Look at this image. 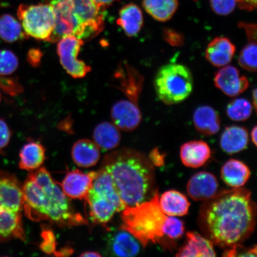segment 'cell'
<instances>
[{
  "label": "cell",
  "instance_id": "6da1fadb",
  "mask_svg": "<svg viewBox=\"0 0 257 257\" xmlns=\"http://www.w3.org/2000/svg\"><path fill=\"white\" fill-rule=\"evenodd\" d=\"M256 207L251 192L242 187L217 192L200 208L198 223L213 245L229 248L251 235L256 224Z\"/></svg>",
  "mask_w": 257,
  "mask_h": 257
},
{
  "label": "cell",
  "instance_id": "7a4b0ae2",
  "mask_svg": "<svg viewBox=\"0 0 257 257\" xmlns=\"http://www.w3.org/2000/svg\"><path fill=\"white\" fill-rule=\"evenodd\" d=\"M22 191L23 210L30 219L48 221L60 227L86 223L44 167L31 172Z\"/></svg>",
  "mask_w": 257,
  "mask_h": 257
},
{
  "label": "cell",
  "instance_id": "3957f363",
  "mask_svg": "<svg viewBox=\"0 0 257 257\" xmlns=\"http://www.w3.org/2000/svg\"><path fill=\"white\" fill-rule=\"evenodd\" d=\"M101 169L111 176L126 207L149 200L155 192L154 166L147 156L137 151L121 149L107 154Z\"/></svg>",
  "mask_w": 257,
  "mask_h": 257
},
{
  "label": "cell",
  "instance_id": "277c9868",
  "mask_svg": "<svg viewBox=\"0 0 257 257\" xmlns=\"http://www.w3.org/2000/svg\"><path fill=\"white\" fill-rule=\"evenodd\" d=\"M159 193L156 189L152 198L133 207H127L121 212L122 224L126 230L139 241L143 248L150 243L165 244L164 228L167 216L159 204Z\"/></svg>",
  "mask_w": 257,
  "mask_h": 257
},
{
  "label": "cell",
  "instance_id": "5b68a950",
  "mask_svg": "<svg viewBox=\"0 0 257 257\" xmlns=\"http://www.w3.org/2000/svg\"><path fill=\"white\" fill-rule=\"evenodd\" d=\"M22 186L16 177L0 170V242L26 240L22 220Z\"/></svg>",
  "mask_w": 257,
  "mask_h": 257
},
{
  "label": "cell",
  "instance_id": "8992f818",
  "mask_svg": "<svg viewBox=\"0 0 257 257\" xmlns=\"http://www.w3.org/2000/svg\"><path fill=\"white\" fill-rule=\"evenodd\" d=\"M93 181L85 201L93 222L105 225L115 213L126 208L121 201L110 175L101 169Z\"/></svg>",
  "mask_w": 257,
  "mask_h": 257
},
{
  "label": "cell",
  "instance_id": "52a82bcc",
  "mask_svg": "<svg viewBox=\"0 0 257 257\" xmlns=\"http://www.w3.org/2000/svg\"><path fill=\"white\" fill-rule=\"evenodd\" d=\"M157 97L164 104L174 105L187 99L194 87V79L187 67L169 63L161 67L154 81Z\"/></svg>",
  "mask_w": 257,
  "mask_h": 257
},
{
  "label": "cell",
  "instance_id": "ba28073f",
  "mask_svg": "<svg viewBox=\"0 0 257 257\" xmlns=\"http://www.w3.org/2000/svg\"><path fill=\"white\" fill-rule=\"evenodd\" d=\"M18 16L26 34L38 40L48 41L55 27V14L49 3L37 5H22Z\"/></svg>",
  "mask_w": 257,
  "mask_h": 257
},
{
  "label": "cell",
  "instance_id": "9c48e42d",
  "mask_svg": "<svg viewBox=\"0 0 257 257\" xmlns=\"http://www.w3.org/2000/svg\"><path fill=\"white\" fill-rule=\"evenodd\" d=\"M84 41L74 35H67L58 41L57 54L60 63L69 75L75 79L84 78L91 67L78 59V54Z\"/></svg>",
  "mask_w": 257,
  "mask_h": 257
},
{
  "label": "cell",
  "instance_id": "30bf717a",
  "mask_svg": "<svg viewBox=\"0 0 257 257\" xmlns=\"http://www.w3.org/2000/svg\"><path fill=\"white\" fill-rule=\"evenodd\" d=\"M55 14V27L48 42L57 43L67 35L80 38V27L74 12L73 0H50Z\"/></svg>",
  "mask_w": 257,
  "mask_h": 257
},
{
  "label": "cell",
  "instance_id": "8fae6325",
  "mask_svg": "<svg viewBox=\"0 0 257 257\" xmlns=\"http://www.w3.org/2000/svg\"><path fill=\"white\" fill-rule=\"evenodd\" d=\"M114 86L126 96L128 101L138 104L142 92L144 77L126 61L120 62L113 76Z\"/></svg>",
  "mask_w": 257,
  "mask_h": 257
},
{
  "label": "cell",
  "instance_id": "7c38bea8",
  "mask_svg": "<svg viewBox=\"0 0 257 257\" xmlns=\"http://www.w3.org/2000/svg\"><path fill=\"white\" fill-rule=\"evenodd\" d=\"M216 87L230 97H235L245 92L249 86V80L241 76L239 70L232 66H225L215 75Z\"/></svg>",
  "mask_w": 257,
  "mask_h": 257
},
{
  "label": "cell",
  "instance_id": "4fadbf2b",
  "mask_svg": "<svg viewBox=\"0 0 257 257\" xmlns=\"http://www.w3.org/2000/svg\"><path fill=\"white\" fill-rule=\"evenodd\" d=\"M97 173H83L78 169L67 172L60 184L62 190L69 198L85 200Z\"/></svg>",
  "mask_w": 257,
  "mask_h": 257
},
{
  "label": "cell",
  "instance_id": "5bb4252c",
  "mask_svg": "<svg viewBox=\"0 0 257 257\" xmlns=\"http://www.w3.org/2000/svg\"><path fill=\"white\" fill-rule=\"evenodd\" d=\"M110 114L112 123L118 130L123 131L136 130L142 120V114L138 105L128 99L115 102Z\"/></svg>",
  "mask_w": 257,
  "mask_h": 257
},
{
  "label": "cell",
  "instance_id": "9a60e30c",
  "mask_svg": "<svg viewBox=\"0 0 257 257\" xmlns=\"http://www.w3.org/2000/svg\"><path fill=\"white\" fill-rule=\"evenodd\" d=\"M218 183L213 173L200 172L195 173L186 185V191L193 200L206 201L218 192Z\"/></svg>",
  "mask_w": 257,
  "mask_h": 257
},
{
  "label": "cell",
  "instance_id": "2e32d148",
  "mask_svg": "<svg viewBox=\"0 0 257 257\" xmlns=\"http://www.w3.org/2000/svg\"><path fill=\"white\" fill-rule=\"evenodd\" d=\"M141 246L133 234L120 227L109 236L107 249L112 256L132 257L140 253Z\"/></svg>",
  "mask_w": 257,
  "mask_h": 257
},
{
  "label": "cell",
  "instance_id": "e0dca14e",
  "mask_svg": "<svg viewBox=\"0 0 257 257\" xmlns=\"http://www.w3.org/2000/svg\"><path fill=\"white\" fill-rule=\"evenodd\" d=\"M211 149L205 141H191L183 144L180 157L187 168L197 169L205 165L211 157Z\"/></svg>",
  "mask_w": 257,
  "mask_h": 257
},
{
  "label": "cell",
  "instance_id": "ac0fdd59",
  "mask_svg": "<svg viewBox=\"0 0 257 257\" xmlns=\"http://www.w3.org/2000/svg\"><path fill=\"white\" fill-rule=\"evenodd\" d=\"M235 51V46L229 38L216 37L208 44L205 50V57L212 65L224 67L232 61Z\"/></svg>",
  "mask_w": 257,
  "mask_h": 257
},
{
  "label": "cell",
  "instance_id": "d6986e66",
  "mask_svg": "<svg viewBox=\"0 0 257 257\" xmlns=\"http://www.w3.org/2000/svg\"><path fill=\"white\" fill-rule=\"evenodd\" d=\"M213 243L206 237L197 232L186 233V241L181 247L176 256L178 257L216 256Z\"/></svg>",
  "mask_w": 257,
  "mask_h": 257
},
{
  "label": "cell",
  "instance_id": "ffe728a7",
  "mask_svg": "<svg viewBox=\"0 0 257 257\" xmlns=\"http://www.w3.org/2000/svg\"><path fill=\"white\" fill-rule=\"evenodd\" d=\"M248 132L244 127L228 126L225 128L221 135V149L228 154H234L242 152L248 147Z\"/></svg>",
  "mask_w": 257,
  "mask_h": 257
},
{
  "label": "cell",
  "instance_id": "44dd1931",
  "mask_svg": "<svg viewBox=\"0 0 257 257\" xmlns=\"http://www.w3.org/2000/svg\"><path fill=\"white\" fill-rule=\"evenodd\" d=\"M72 158L80 168H89L94 166L100 159L101 153L96 144L89 140H80L73 144Z\"/></svg>",
  "mask_w": 257,
  "mask_h": 257
},
{
  "label": "cell",
  "instance_id": "7402d4cb",
  "mask_svg": "<svg viewBox=\"0 0 257 257\" xmlns=\"http://www.w3.org/2000/svg\"><path fill=\"white\" fill-rule=\"evenodd\" d=\"M194 126L199 133L205 136L218 133L221 120L217 111L208 105H202L195 110L193 115Z\"/></svg>",
  "mask_w": 257,
  "mask_h": 257
},
{
  "label": "cell",
  "instance_id": "603a6c76",
  "mask_svg": "<svg viewBox=\"0 0 257 257\" xmlns=\"http://www.w3.org/2000/svg\"><path fill=\"white\" fill-rule=\"evenodd\" d=\"M250 176L248 166L239 160L230 159L221 169V178L232 188H239L245 185Z\"/></svg>",
  "mask_w": 257,
  "mask_h": 257
},
{
  "label": "cell",
  "instance_id": "cb8c5ba5",
  "mask_svg": "<svg viewBox=\"0 0 257 257\" xmlns=\"http://www.w3.org/2000/svg\"><path fill=\"white\" fill-rule=\"evenodd\" d=\"M117 24L127 37H136L142 30L144 25L142 11L134 3L123 6L120 10Z\"/></svg>",
  "mask_w": 257,
  "mask_h": 257
},
{
  "label": "cell",
  "instance_id": "d4e9b609",
  "mask_svg": "<svg viewBox=\"0 0 257 257\" xmlns=\"http://www.w3.org/2000/svg\"><path fill=\"white\" fill-rule=\"evenodd\" d=\"M161 210L166 216L182 217L188 213L190 202L182 193L176 190L164 192L159 197Z\"/></svg>",
  "mask_w": 257,
  "mask_h": 257
},
{
  "label": "cell",
  "instance_id": "484cf974",
  "mask_svg": "<svg viewBox=\"0 0 257 257\" xmlns=\"http://www.w3.org/2000/svg\"><path fill=\"white\" fill-rule=\"evenodd\" d=\"M46 160V149L41 143L29 141L19 153V168L28 172L34 171L43 166Z\"/></svg>",
  "mask_w": 257,
  "mask_h": 257
},
{
  "label": "cell",
  "instance_id": "4316f807",
  "mask_svg": "<svg viewBox=\"0 0 257 257\" xmlns=\"http://www.w3.org/2000/svg\"><path fill=\"white\" fill-rule=\"evenodd\" d=\"M93 139L99 149L109 151L118 146L121 135L119 130L113 123L104 121L95 126L93 132Z\"/></svg>",
  "mask_w": 257,
  "mask_h": 257
},
{
  "label": "cell",
  "instance_id": "83f0119b",
  "mask_svg": "<svg viewBox=\"0 0 257 257\" xmlns=\"http://www.w3.org/2000/svg\"><path fill=\"white\" fill-rule=\"evenodd\" d=\"M145 11L155 20L166 22L175 15L179 7L178 0H143Z\"/></svg>",
  "mask_w": 257,
  "mask_h": 257
},
{
  "label": "cell",
  "instance_id": "f1b7e54d",
  "mask_svg": "<svg viewBox=\"0 0 257 257\" xmlns=\"http://www.w3.org/2000/svg\"><path fill=\"white\" fill-rule=\"evenodd\" d=\"M29 37L20 22L14 16L4 14L0 16V38L6 43L23 41Z\"/></svg>",
  "mask_w": 257,
  "mask_h": 257
},
{
  "label": "cell",
  "instance_id": "f546056e",
  "mask_svg": "<svg viewBox=\"0 0 257 257\" xmlns=\"http://www.w3.org/2000/svg\"><path fill=\"white\" fill-rule=\"evenodd\" d=\"M253 107L245 98H237L227 104L226 113L231 120L243 121L248 120L252 113Z\"/></svg>",
  "mask_w": 257,
  "mask_h": 257
},
{
  "label": "cell",
  "instance_id": "4dcf8cb0",
  "mask_svg": "<svg viewBox=\"0 0 257 257\" xmlns=\"http://www.w3.org/2000/svg\"><path fill=\"white\" fill-rule=\"evenodd\" d=\"M256 42H248L240 52L238 59L239 65L250 72H256Z\"/></svg>",
  "mask_w": 257,
  "mask_h": 257
},
{
  "label": "cell",
  "instance_id": "1f68e13d",
  "mask_svg": "<svg viewBox=\"0 0 257 257\" xmlns=\"http://www.w3.org/2000/svg\"><path fill=\"white\" fill-rule=\"evenodd\" d=\"M184 221L177 217L167 216L164 233L168 242H174L181 238L185 233Z\"/></svg>",
  "mask_w": 257,
  "mask_h": 257
},
{
  "label": "cell",
  "instance_id": "d6a6232c",
  "mask_svg": "<svg viewBox=\"0 0 257 257\" xmlns=\"http://www.w3.org/2000/svg\"><path fill=\"white\" fill-rule=\"evenodd\" d=\"M19 65L18 58L13 51L0 50V75H12L18 69Z\"/></svg>",
  "mask_w": 257,
  "mask_h": 257
},
{
  "label": "cell",
  "instance_id": "836d02e7",
  "mask_svg": "<svg viewBox=\"0 0 257 257\" xmlns=\"http://www.w3.org/2000/svg\"><path fill=\"white\" fill-rule=\"evenodd\" d=\"M0 89L11 96H15L24 91V88L17 79L0 75Z\"/></svg>",
  "mask_w": 257,
  "mask_h": 257
},
{
  "label": "cell",
  "instance_id": "e575fe53",
  "mask_svg": "<svg viewBox=\"0 0 257 257\" xmlns=\"http://www.w3.org/2000/svg\"><path fill=\"white\" fill-rule=\"evenodd\" d=\"M210 6L213 11L218 15H229L235 9L236 0H210Z\"/></svg>",
  "mask_w": 257,
  "mask_h": 257
},
{
  "label": "cell",
  "instance_id": "d590c367",
  "mask_svg": "<svg viewBox=\"0 0 257 257\" xmlns=\"http://www.w3.org/2000/svg\"><path fill=\"white\" fill-rule=\"evenodd\" d=\"M42 242L40 248L45 253L51 254L55 252L56 248V239L53 231L43 228L41 233Z\"/></svg>",
  "mask_w": 257,
  "mask_h": 257
},
{
  "label": "cell",
  "instance_id": "8d00e7d4",
  "mask_svg": "<svg viewBox=\"0 0 257 257\" xmlns=\"http://www.w3.org/2000/svg\"><path fill=\"white\" fill-rule=\"evenodd\" d=\"M162 37L167 43L173 47H180L185 44V37L181 32L172 28H164Z\"/></svg>",
  "mask_w": 257,
  "mask_h": 257
},
{
  "label": "cell",
  "instance_id": "74e56055",
  "mask_svg": "<svg viewBox=\"0 0 257 257\" xmlns=\"http://www.w3.org/2000/svg\"><path fill=\"white\" fill-rule=\"evenodd\" d=\"M256 246L246 248L242 245H237L231 247V248L225 249L223 256H256L257 250Z\"/></svg>",
  "mask_w": 257,
  "mask_h": 257
},
{
  "label": "cell",
  "instance_id": "f35d334b",
  "mask_svg": "<svg viewBox=\"0 0 257 257\" xmlns=\"http://www.w3.org/2000/svg\"><path fill=\"white\" fill-rule=\"evenodd\" d=\"M12 132L5 120L0 118V154L4 153V150L11 141Z\"/></svg>",
  "mask_w": 257,
  "mask_h": 257
},
{
  "label": "cell",
  "instance_id": "ab89813d",
  "mask_svg": "<svg viewBox=\"0 0 257 257\" xmlns=\"http://www.w3.org/2000/svg\"><path fill=\"white\" fill-rule=\"evenodd\" d=\"M240 28L243 29L245 32L247 40L248 42H256V25L255 24L240 22L238 24Z\"/></svg>",
  "mask_w": 257,
  "mask_h": 257
},
{
  "label": "cell",
  "instance_id": "60d3db41",
  "mask_svg": "<svg viewBox=\"0 0 257 257\" xmlns=\"http://www.w3.org/2000/svg\"><path fill=\"white\" fill-rule=\"evenodd\" d=\"M43 53L38 48H31L27 54V60L32 66L37 67L40 65Z\"/></svg>",
  "mask_w": 257,
  "mask_h": 257
},
{
  "label": "cell",
  "instance_id": "b9f144b4",
  "mask_svg": "<svg viewBox=\"0 0 257 257\" xmlns=\"http://www.w3.org/2000/svg\"><path fill=\"white\" fill-rule=\"evenodd\" d=\"M165 154L161 153L158 148H156L151 152L148 158L154 167L160 168L165 165Z\"/></svg>",
  "mask_w": 257,
  "mask_h": 257
},
{
  "label": "cell",
  "instance_id": "7bdbcfd3",
  "mask_svg": "<svg viewBox=\"0 0 257 257\" xmlns=\"http://www.w3.org/2000/svg\"><path fill=\"white\" fill-rule=\"evenodd\" d=\"M240 9L248 12L254 11L256 8V0H236Z\"/></svg>",
  "mask_w": 257,
  "mask_h": 257
},
{
  "label": "cell",
  "instance_id": "ee69618b",
  "mask_svg": "<svg viewBox=\"0 0 257 257\" xmlns=\"http://www.w3.org/2000/svg\"><path fill=\"white\" fill-rule=\"evenodd\" d=\"M116 0H92V2L97 5L98 7L105 9L109 7Z\"/></svg>",
  "mask_w": 257,
  "mask_h": 257
},
{
  "label": "cell",
  "instance_id": "f6af8a7d",
  "mask_svg": "<svg viewBox=\"0 0 257 257\" xmlns=\"http://www.w3.org/2000/svg\"><path fill=\"white\" fill-rule=\"evenodd\" d=\"M73 250L72 248H63L59 250V251L55 252L56 256H69L72 254Z\"/></svg>",
  "mask_w": 257,
  "mask_h": 257
},
{
  "label": "cell",
  "instance_id": "bcb514c9",
  "mask_svg": "<svg viewBox=\"0 0 257 257\" xmlns=\"http://www.w3.org/2000/svg\"><path fill=\"white\" fill-rule=\"evenodd\" d=\"M100 253L95 251H86L80 255V256H101Z\"/></svg>",
  "mask_w": 257,
  "mask_h": 257
},
{
  "label": "cell",
  "instance_id": "7dc6e473",
  "mask_svg": "<svg viewBox=\"0 0 257 257\" xmlns=\"http://www.w3.org/2000/svg\"><path fill=\"white\" fill-rule=\"evenodd\" d=\"M256 135H257V127L255 126L253 127L252 130L251 131V134H250V136H251V140L253 144L256 146Z\"/></svg>",
  "mask_w": 257,
  "mask_h": 257
},
{
  "label": "cell",
  "instance_id": "c3c4849f",
  "mask_svg": "<svg viewBox=\"0 0 257 257\" xmlns=\"http://www.w3.org/2000/svg\"><path fill=\"white\" fill-rule=\"evenodd\" d=\"M252 104L254 109L256 110V104H257V89L256 88L253 89L252 93Z\"/></svg>",
  "mask_w": 257,
  "mask_h": 257
},
{
  "label": "cell",
  "instance_id": "681fc988",
  "mask_svg": "<svg viewBox=\"0 0 257 257\" xmlns=\"http://www.w3.org/2000/svg\"><path fill=\"white\" fill-rule=\"evenodd\" d=\"M1 99H2V96H1V94H0V102H1Z\"/></svg>",
  "mask_w": 257,
  "mask_h": 257
},
{
  "label": "cell",
  "instance_id": "f907efd6",
  "mask_svg": "<svg viewBox=\"0 0 257 257\" xmlns=\"http://www.w3.org/2000/svg\"><path fill=\"white\" fill-rule=\"evenodd\" d=\"M195 1H197V0H195Z\"/></svg>",
  "mask_w": 257,
  "mask_h": 257
}]
</instances>
